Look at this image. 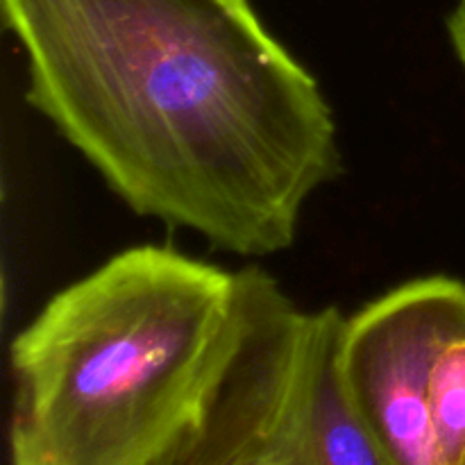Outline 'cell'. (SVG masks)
<instances>
[{
	"label": "cell",
	"instance_id": "cell-1",
	"mask_svg": "<svg viewBox=\"0 0 465 465\" xmlns=\"http://www.w3.org/2000/svg\"><path fill=\"white\" fill-rule=\"evenodd\" d=\"M25 98L143 218L241 257L295 243L341 175L316 77L248 0H0Z\"/></svg>",
	"mask_w": 465,
	"mask_h": 465
},
{
	"label": "cell",
	"instance_id": "cell-2",
	"mask_svg": "<svg viewBox=\"0 0 465 465\" xmlns=\"http://www.w3.org/2000/svg\"><path fill=\"white\" fill-rule=\"evenodd\" d=\"M248 313L250 266L118 252L14 336L9 465H282Z\"/></svg>",
	"mask_w": 465,
	"mask_h": 465
},
{
	"label": "cell",
	"instance_id": "cell-3",
	"mask_svg": "<svg viewBox=\"0 0 465 465\" xmlns=\"http://www.w3.org/2000/svg\"><path fill=\"white\" fill-rule=\"evenodd\" d=\"M465 336V282L431 275L395 286L341 325V380L391 465H440L431 427V377Z\"/></svg>",
	"mask_w": 465,
	"mask_h": 465
},
{
	"label": "cell",
	"instance_id": "cell-4",
	"mask_svg": "<svg viewBox=\"0 0 465 465\" xmlns=\"http://www.w3.org/2000/svg\"><path fill=\"white\" fill-rule=\"evenodd\" d=\"M345 316L334 309L313 380L309 411V463L312 465H391L354 400L350 398L339 363L341 325Z\"/></svg>",
	"mask_w": 465,
	"mask_h": 465
},
{
	"label": "cell",
	"instance_id": "cell-5",
	"mask_svg": "<svg viewBox=\"0 0 465 465\" xmlns=\"http://www.w3.org/2000/svg\"><path fill=\"white\" fill-rule=\"evenodd\" d=\"M431 427L440 465H465V336L440 354L431 377Z\"/></svg>",
	"mask_w": 465,
	"mask_h": 465
},
{
	"label": "cell",
	"instance_id": "cell-6",
	"mask_svg": "<svg viewBox=\"0 0 465 465\" xmlns=\"http://www.w3.org/2000/svg\"><path fill=\"white\" fill-rule=\"evenodd\" d=\"M448 32L450 39H452L454 53H457L459 62L465 68V0H459L457 7L452 9L448 18Z\"/></svg>",
	"mask_w": 465,
	"mask_h": 465
}]
</instances>
